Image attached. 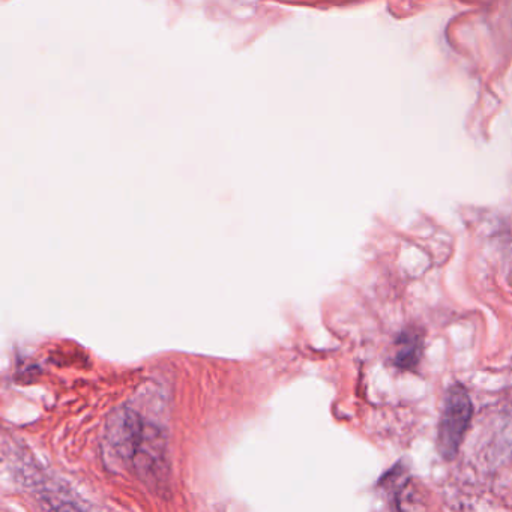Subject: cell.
Instances as JSON below:
<instances>
[{
  "instance_id": "6da1fadb",
  "label": "cell",
  "mask_w": 512,
  "mask_h": 512,
  "mask_svg": "<svg viewBox=\"0 0 512 512\" xmlns=\"http://www.w3.org/2000/svg\"><path fill=\"white\" fill-rule=\"evenodd\" d=\"M109 440L119 457L145 478H160L166 469V445L155 425L136 412H122L110 428Z\"/></svg>"
},
{
  "instance_id": "7a4b0ae2",
  "label": "cell",
  "mask_w": 512,
  "mask_h": 512,
  "mask_svg": "<svg viewBox=\"0 0 512 512\" xmlns=\"http://www.w3.org/2000/svg\"><path fill=\"white\" fill-rule=\"evenodd\" d=\"M472 413L473 404L466 389L461 385H452L446 392L437 430V451L445 460H452L460 451Z\"/></svg>"
},
{
  "instance_id": "3957f363",
  "label": "cell",
  "mask_w": 512,
  "mask_h": 512,
  "mask_svg": "<svg viewBox=\"0 0 512 512\" xmlns=\"http://www.w3.org/2000/svg\"><path fill=\"white\" fill-rule=\"evenodd\" d=\"M422 355V340L415 331H404L397 341L394 364L404 371L418 367Z\"/></svg>"
}]
</instances>
